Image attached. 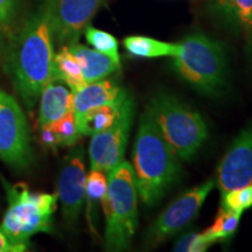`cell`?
<instances>
[{
    "label": "cell",
    "instance_id": "cell-30",
    "mask_svg": "<svg viewBox=\"0 0 252 252\" xmlns=\"http://www.w3.org/2000/svg\"><path fill=\"white\" fill-rule=\"evenodd\" d=\"M5 49V37H4V32H2V27L0 26V54L4 52Z\"/></svg>",
    "mask_w": 252,
    "mask_h": 252
},
{
    "label": "cell",
    "instance_id": "cell-25",
    "mask_svg": "<svg viewBox=\"0 0 252 252\" xmlns=\"http://www.w3.org/2000/svg\"><path fill=\"white\" fill-rule=\"evenodd\" d=\"M234 19L248 34H252V0H232Z\"/></svg>",
    "mask_w": 252,
    "mask_h": 252
},
{
    "label": "cell",
    "instance_id": "cell-11",
    "mask_svg": "<svg viewBox=\"0 0 252 252\" xmlns=\"http://www.w3.org/2000/svg\"><path fill=\"white\" fill-rule=\"evenodd\" d=\"M86 161L83 147L71 150L63 159L58 180V197L65 224L74 226L86 201Z\"/></svg>",
    "mask_w": 252,
    "mask_h": 252
},
{
    "label": "cell",
    "instance_id": "cell-5",
    "mask_svg": "<svg viewBox=\"0 0 252 252\" xmlns=\"http://www.w3.org/2000/svg\"><path fill=\"white\" fill-rule=\"evenodd\" d=\"M146 111L179 159L190 160L207 139L202 116L174 94L158 91L149 99Z\"/></svg>",
    "mask_w": 252,
    "mask_h": 252
},
{
    "label": "cell",
    "instance_id": "cell-27",
    "mask_svg": "<svg viewBox=\"0 0 252 252\" xmlns=\"http://www.w3.org/2000/svg\"><path fill=\"white\" fill-rule=\"evenodd\" d=\"M40 141L47 149L56 150L59 147L56 135L49 124L40 126Z\"/></svg>",
    "mask_w": 252,
    "mask_h": 252
},
{
    "label": "cell",
    "instance_id": "cell-1",
    "mask_svg": "<svg viewBox=\"0 0 252 252\" xmlns=\"http://www.w3.org/2000/svg\"><path fill=\"white\" fill-rule=\"evenodd\" d=\"M54 40L42 11L32 14L9 45L6 70L28 110L53 78Z\"/></svg>",
    "mask_w": 252,
    "mask_h": 252
},
{
    "label": "cell",
    "instance_id": "cell-24",
    "mask_svg": "<svg viewBox=\"0 0 252 252\" xmlns=\"http://www.w3.org/2000/svg\"><path fill=\"white\" fill-rule=\"evenodd\" d=\"M212 247L206 237L197 232H187L178 239L173 251L176 252H204Z\"/></svg>",
    "mask_w": 252,
    "mask_h": 252
},
{
    "label": "cell",
    "instance_id": "cell-28",
    "mask_svg": "<svg viewBox=\"0 0 252 252\" xmlns=\"http://www.w3.org/2000/svg\"><path fill=\"white\" fill-rule=\"evenodd\" d=\"M26 250V245L13 244L4 234V231L0 229V252H23Z\"/></svg>",
    "mask_w": 252,
    "mask_h": 252
},
{
    "label": "cell",
    "instance_id": "cell-3",
    "mask_svg": "<svg viewBox=\"0 0 252 252\" xmlns=\"http://www.w3.org/2000/svg\"><path fill=\"white\" fill-rule=\"evenodd\" d=\"M180 45V53L173 58L174 71L204 96H220L228 80V63L222 43L203 33H194L186 36Z\"/></svg>",
    "mask_w": 252,
    "mask_h": 252
},
{
    "label": "cell",
    "instance_id": "cell-2",
    "mask_svg": "<svg viewBox=\"0 0 252 252\" xmlns=\"http://www.w3.org/2000/svg\"><path fill=\"white\" fill-rule=\"evenodd\" d=\"M132 159L138 197L145 206H156L178 182L181 165L146 110L140 116Z\"/></svg>",
    "mask_w": 252,
    "mask_h": 252
},
{
    "label": "cell",
    "instance_id": "cell-16",
    "mask_svg": "<svg viewBox=\"0 0 252 252\" xmlns=\"http://www.w3.org/2000/svg\"><path fill=\"white\" fill-rule=\"evenodd\" d=\"M124 47L135 58H161V56H171L175 58L181 50V45L160 41L153 37L143 35H131L124 39Z\"/></svg>",
    "mask_w": 252,
    "mask_h": 252
},
{
    "label": "cell",
    "instance_id": "cell-6",
    "mask_svg": "<svg viewBox=\"0 0 252 252\" xmlns=\"http://www.w3.org/2000/svg\"><path fill=\"white\" fill-rule=\"evenodd\" d=\"M8 207L0 229L13 244L26 245L34 235L52 232L58 194L33 193L25 184L9 185L2 179Z\"/></svg>",
    "mask_w": 252,
    "mask_h": 252
},
{
    "label": "cell",
    "instance_id": "cell-22",
    "mask_svg": "<svg viewBox=\"0 0 252 252\" xmlns=\"http://www.w3.org/2000/svg\"><path fill=\"white\" fill-rule=\"evenodd\" d=\"M49 125L56 135L59 147L72 146V145L77 143L78 138L81 137L74 111H70L65 116H63L62 118H60L59 121L52 123Z\"/></svg>",
    "mask_w": 252,
    "mask_h": 252
},
{
    "label": "cell",
    "instance_id": "cell-18",
    "mask_svg": "<svg viewBox=\"0 0 252 252\" xmlns=\"http://www.w3.org/2000/svg\"><path fill=\"white\" fill-rule=\"evenodd\" d=\"M121 105L97 106V108L87 110L80 117H75L80 134L93 137V135L109 128L118 118Z\"/></svg>",
    "mask_w": 252,
    "mask_h": 252
},
{
    "label": "cell",
    "instance_id": "cell-15",
    "mask_svg": "<svg viewBox=\"0 0 252 252\" xmlns=\"http://www.w3.org/2000/svg\"><path fill=\"white\" fill-rule=\"evenodd\" d=\"M68 48L80 63L82 74L87 83L104 80L121 69V63L113 61L111 58L98 50L81 45L78 41L70 43Z\"/></svg>",
    "mask_w": 252,
    "mask_h": 252
},
{
    "label": "cell",
    "instance_id": "cell-19",
    "mask_svg": "<svg viewBox=\"0 0 252 252\" xmlns=\"http://www.w3.org/2000/svg\"><path fill=\"white\" fill-rule=\"evenodd\" d=\"M241 213L231 212V210L220 208L219 215L209 228L202 232V235L210 244L217 242H226L234 237L237 231L239 222H241Z\"/></svg>",
    "mask_w": 252,
    "mask_h": 252
},
{
    "label": "cell",
    "instance_id": "cell-12",
    "mask_svg": "<svg viewBox=\"0 0 252 252\" xmlns=\"http://www.w3.org/2000/svg\"><path fill=\"white\" fill-rule=\"evenodd\" d=\"M216 182L220 195L252 184V121L220 160Z\"/></svg>",
    "mask_w": 252,
    "mask_h": 252
},
{
    "label": "cell",
    "instance_id": "cell-8",
    "mask_svg": "<svg viewBox=\"0 0 252 252\" xmlns=\"http://www.w3.org/2000/svg\"><path fill=\"white\" fill-rule=\"evenodd\" d=\"M134 112V99L128 94L122 103L116 122L106 130L93 135L89 145L91 169L108 173L124 160Z\"/></svg>",
    "mask_w": 252,
    "mask_h": 252
},
{
    "label": "cell",
    "instance_id": "cell-20",
    "mask_svg": "<svg viewBox=\"0 0 252 252\" xmlns=\"http://www.w3.org/2000/svg\"><path fill=\"white\" fill-rule=\"evenodd\" d=\"M108 191V173L90 169L87 175L86 181V201H87V215L91 230H96L94 225V214L97 207L102 203V200Z\"/></svg>",
    "mask_w": 252,
    "mask_h": 252
},
{
    "label": "cell",
    "instance_id": "cell-10",
    "mask_svg": "<svg viewBox=\"0 0 252 252\" xmlns=\"http://www.w3.org/2000/svg\"><path fill=\"white\" fill-rule=\"evenodd\" d=\"M106 0H45L42 12L54 42L69 46L77 42L94 14Z\"/></svg>",
    "mask_w": 252,
    "mask_h": 252
},
{
    "label": "cell",
    "instance_id": "cell-9",
    "mask_svg": "<svg viewBox=\"0 0 252 252\" xmlns=\"http://www.w3.org/2000/svg\"><path fill=\"white\" fill-rule=\"evenodd\" d=\"M215 187L213 179L189 189L158 216L146 234V245L157 247L190 224L200 214L204 201Z\"/></svg>",
    "mask_w": 252,
    "mask_h": 252
},
{
    "label": "cell",
    "instance_id": "cell-23",
    "mask_svg": "<svg viewBox=\"0 0 252 252\" xmlns=\"http://www.w3.org/2000/svg\"><path fill=\"white\" fill-rule=\"evenodd\" d=\"M252 207V184L244 187L232 189L220 195V207L236 213H243Z\"/></svg>",
    "mask_w": 252,
    "mask_h": 252
},
{
    "label": "cell",
    "instance_id": "cell-21",
    "mask_svg": "<svg viewBox=\"0 0 252 252\" xmlns=\"http://www.w3.org/2000/svg\"><path fill=\"white\" fill-rule=\"evenodd\" d=\"M84 35H86L87 41L89 42V45L93 46L94 49L108 55L113 61L121 63L118 41L112 34L88 25L86 30H84Z\"/></svg>",
    "mask_w": 252,
    "mask_h": 252
},
{
    "label": "cell",
    "instance_id": "cell-29",
    "mask_svg": "<svg viewBox=\"0 0 252 252\" xmlns=\"http://www.w3.org/2000/svg\"><path fill=\"white\" fill-rule=\"evenodd\" d=\"M215 6L217 11L222 12L228 18H234L232 14V0H208Z\"/></svg>",
    "mask_w": 252,
    "mask_h": 252
},
{
    "label": "cell",
    "instance_id": "cell-26",
    "mask_svg": "<svg viewBox=\"0 0 252 252\" xmlns=\"http://www.w3.org/2000/svg\"><path fill=\"white\" fill-rule=\"evenodd\" d=\"M19 8V0H0V26L8 28L13 24Z\"/></svg>",
    "mask_w": 252,
    "mask_h": 252
},
{
    "label": "cell",
    "instance_id": "cell-17",
    "mask_svg": "<svg viewBox=\"0 0 252 252\" xmlns=\"http://www.w3.org/2000/svg\"><path fill=\"white\" fill-rule=\"evenodd\" d=\"M53 78L63 82L72 93H76L88 84L82 74L80 63L68 46H63L54 55Z\"/></svg>",
    "mask_w": 252,
    "mask_h": 252
},
{
    "label": "cell",
    "instance_id": "cell-4",
    "mask_svg": "<svg viewBox=\"0 0 252 252\" xmlns=\"http://www.w3.org/2000/svg\"><path fill=\"white\" fill-rule=\"evenodd\" d=\"M100 206L105 215V250H127L138 226V190L130 162L123 160L108 172V191Z\"/></svg>",
    "mask_w": 252,
    "mask_h": 252
},
{
    "label": "cell",
    "instance_id": "cell-13",
    "mask_svg": "<svg viewBox=\"0 0 252 252\" xmlns=\"http://www.w3.org/2000/svg\"><path fill=\"white\" fill-rule=\"evenodd\" d=\"M128 93L116 82L100 80L88 83L76 93H72V111L80 117L87 110L102 105L118 106L124 102Z\"/></svg>",
    "mask_w": 252,
    "mask_h": 252
},
{
    "label": "cell",
    "instance_id": "cell-7",
    "mask_svg": "<svg viewBox=\"0 0 252 252\" xmlns=\"http://www.w3.org/2000/svg\"><path fill=\"white\" fill-rule=\"evenodd\" d=\"M30 127L14 97L0 90V159L17 169L33 162Z\"/></svg>",
    "mask_w": 252,
    "mask_h": 252
},
{
    "label": "cell",
    "instance_id": "cell-14",
    "mask_svg": "<svg viewBox=\"0 0 252 252\" xmlns=\"http://www.w3.org/2000/svg\"><path fill=\"white\" fill-rule=\"evenodd\" d=\"M39 125L52 124L72 111V91L61 81L52 78L40 94Z\"/></svg>",
    "mask_w": 252,
    "mask_h": 252
}]
</instances>
